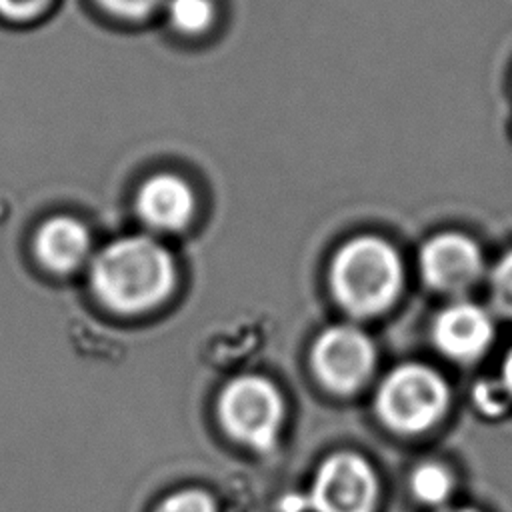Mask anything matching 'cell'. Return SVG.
I'll list each match as a JSON object with an SVG mask.
<instances>
[{
    "instance_id": "obj_1",
    "label": "cell",
    "mask_w": 512,
    "mask_h": 512,
    "mask_svg": "<svg viewBox=\"0 0 512 512\" xmlns=\"http://www.w3.org/2000/svg\"><path fill=\"white\" fill-rule=\"evenodd\" d=\"M176 272L170 252L150 236H126L104 246L92 260L96 296L112 310L134 314L162 302Z\"/></svg>"
},
{
    "instance_id": "obj_2",
    "label": "cell",
    "mask_w": 512,
    "mask_h": 512,
    "mask_svg": "<svg viewBox=\"0 0 512 512\" xmlns=\"http://www.w3.org/2000/svg\"><path fill=\"white\" fill-rule=\"evenodd\" d=\"M404 270L398 252L382 238L362 236L344 244L330 266L338 304L354 316H374L400 294Z\"/></svg>"
},
{
    "instance_id": "obj_3",
    "label": "cell",
    "mask_w": 512,
    "mask_h": 512,
    "mask_svg": "<svg viewBox=\"0 0 512 512\" xmlns=\"http://www.w3.org/2000/svg\"><path fill=\"white\" fill-rule=\"evenodd\" d=\"M448 398V386L436 370L424 364H402L382 380L376 412L390 430L418 434L444 416Z\"/></svg>"
},
{
    "instance_id": "obj_4",
    "label": "cell",
    "mask_w": 512,
    "mask_h": 512,
    "mask_svg": "<svg viewBox=\"0 0 512 512\" xmlns=\"http://www.w3.org/2000/svg\"><path fill=\"white\" fill-rule=\"evenodd\" d=\"M218 416L232 438L254 450L266 452L278 438L282 398L266 378L252 374L238 376L220 392Z\"/></svg>"
},
{
    "instance_id": "obj_5",
    "label": "cell",
    "mask_w": 512,
    "mask_h": 512,
    "mask_svg": "<svg viewBox=\"0 0 512 512\" xmlns=\"http://www.w3.org/2000/svg\"><path fill=\"white\" fill-rule=\"evenodd\" d=\"M376 474L354 452H338L322 462L306 496L314 512H374Z\"/></svg>"
},
{
    "instance_id": "obj_6",
    "label": "cell",
    "mask_w": 512,
    "mask_h": 512,
    "mask_svg": "<svg viewBox=\"0 0 512 512\" xmlns=\"http://www.w3.org/2000/svg\"><path fill=\"white\" fill-rule=\"evenodd\" d=\"M374 344L366 332L350 324L324 330L312 348V368L318 380L340 394L360 388L374 368Z\"/></svg>"
},
{
    "instance_id": "obj_7",
    "label": "cell",
    "mask_w": 512,
    "mask_h": 512,
    "mask_svg": "<svg viewBox=\"0 0 512 512\" xmlns=\"http://www.w3.org/2000/svg\"><path fill=\"white\" fill-rule=\"evenodd\" d=\"M420 272L430 288L462 294L480 280L484 256L472 238L458 232H444L424 244Z\"/></svg>"
},
{
    "instance_id": "obj_8",
    "label": "cell",
    "mask_w": 512,
    "mask_h": 512,
    "mask_svg": "<svg viewBox=\"0 0 512 512\" xmlns=\"http://www.w3.org/2000/svg\"><path fill=\"white\" fill-rule=\"evenodd\" d=\"M432 340L446 358L472 362L492 344L494 320L482 306L460 300L434 318Z\"/></svg>"
},
{
    "instance_id": "obj_9",
    "label": "cell",
    "mask_w": 512,
    "mask_h": 512,
    "mask_svg": "<svg viewBox=\"0 0 512 512\" xmlns=\"http://www.w3.org/2000/svg\"><path fill=\"white\" fill-rule=\"evenodd\" d=\"M138 216L156 230H178L194 214V194L190 186L174 174L148 178L136 196Z\"/></svg>"
},
{
    "instance_id": "obj_10",
    "label": "cell",
    "mask_w": 512,
    "mask_h": 512,
    "mask_svg": "<svg viewBox=\"0 0 512 512\" xmlns=\"http://www.w3.org/2000/svg\"><path fill=\"white\" fill-rule=\"evenodd\" d=\"M34 250L42 266L66 274L76 270L90 254V234L86 226L70 216H56L42 224Z\"/></svg>"
},
{
    "instance_id": "obj_11",
    "label": "cell",
    "mask_w": 512,
    "mask_h": 512,
    "mask_svg": "<svg viewBox=\"0 0 512 512\" xmlns=\"http://www.w3.org/2000/svg\"><path fill=\"white\" fill-rule=\"evenodd\" d=\"M410 488L416 500L422 504L442 508L454 490V478L446 466L438 462H426L412 472Z\"/></svg>"
},
{
    "instance_id": "obj_12",
    "label": "cell",
    "mask_w": 512,
    "mask_h": 512,
    "mask_svg": "<svg viewBox=\"0 0 512 512\" xmlns=\"http://www.w3.org/2000/svg\"><path fill=\"white\" fill-rule=\"evenodd\" d=\"M168 16L180 32L196 34L212 22L214 6L212 0H170Z\"/></svg>"
},
{
    "instance_id": "obj_13",
    "label": "cell",
    "mask_w": 512,
    "mask_h": 512,
    "mask_svg": "<svg viewBox=\"0 0 512 512\" xmlns=\"http://www.w3.org/2000/svg\"><path fill=\"white\" fill-rule=\"evenodd\" d=\"M472 398L478 410H482L488 416H498L506 412L512 404V398L504 384L498 380H480L472 388Z\"/></svg>"
},
{
    "instance_id": "obj_14",
    "label": "cell",
    "mask_w": 512,
    "mask_h": 512,
    "mask_svg": "<svg viewBox=\"0 0 512 512\" xmlns=\"http://www.w3.org/2000/svg\"><path fill=\"white\" fill-rule=\"evenodd\" d=\"M492 300L496 310L512 320V250L500 258L492 272Z\"/></svg>"
},
{
    "instance_id": "obj_15",
    "label": "cell",
    "mask_w": 512,
    "mask_h": 512,
    "mask_svg": "<svg viewBox=\"0 0 512 512\" xmlns=\"http://www.w3.org/2000/svg\"><path fill=\"white\" fill-rule=\"evenodd\" d=\"M156 512H216L214 502L200 490H182L168 496Z\"/></svg>"
},
{
    "instance_id": "obj_16",
    "label": "cell",
    "mask_w": 512,
    "mask_h": 512,
    "mask_svg": "<svg viewBox=\"0 0 512 512\" xmlns=\"http://www.w3.org/2000/svg\"><path fill=\"white\" fill-rule=\"evenodd\" d=\"M160 0H98L102 8L122 18H144L150 14Z\"/></svg>"
},
{
    "instance_id": "obj_17",
    "label": "cell",
    "mask_w": 512,
    "mask_h": 512,
    "mask_svg": "<svg viewBox=\"0 0 512 512\" xmlns=\"http://www.w3.org/2000/svg\"><path fill=\"white\" fill-rule=\"evenodd\" d=\"M50 0H0V14L10 20H28L40 14Z\"/></svg>"
},
{
    "instance_id": "obj_18",
    "label": "cell",
    "mask_w": 512,
    "mask_h": 512,
    "mask_svg": "<svg viewBox=\"0 0 512 512\" xmlns=\"http://www.w3.org/2000/svg\"><path fill=\"white\" fill-rule=\"evenodd\" d=\"M500 382L504 384V388L508 390L510 398H512V348L508 350V354L504 356L502 362V374H500Z\"/></svg>"
},
{
    "instance_id": "obj_19",
    "label": "cell",
    "mask_w": 512,
    "mask_h": 512,
    "mask_svg": "<svg viewBox=\"0 0 512 512\" xmlns=\"http://www.w3.org/2000/svg\"><path fill=\"white\" fill-rule=\"evenodd\" d=\"M304 506H308L306 496H286L284 498V510L286 512H300Z\"/></svg>"
},
{
    "instance_id": "obj_20",
    "label": "cell",
    "mask_w": 512,
    "mask_h": 512,
    "mask_svg": "<svg viewBox=\"0 0 512 512\" xmlns=\"http://www.w3.org/2000/svg\"><path fill=\"white\" fill-rule=\"evenodd\" d=\"M436 512H480V510L470 506H442V508H436Z\"/></svg>"
}]
</instances>
